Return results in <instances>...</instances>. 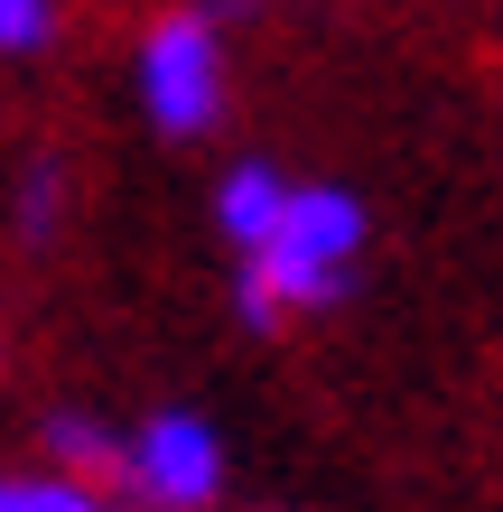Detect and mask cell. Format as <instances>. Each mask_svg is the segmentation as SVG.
<instances>
[{
  "instance_id": "3957f363",
  "label": "cell",
  "mask_w": 503,
  "mask_h": 512,
  "mask_svg": "<svg viewBox=\"0 0 503 512\" xmlns=\"http://www.w3.org/2000/svg\"><path fill=\"white\" fill-rule=\"evenodd\" d=\"M131 494H150L159 512H205L224 494V438L196 410H150L131 429Z\"/></svg>"
},
{
  "instance_id": "7a4b0ae2",
  "label": "cell",
  "mask_w": 503,
  "mask_h": 512,
  "mask_svg": "<svg viewBox=\"0 0 503 512\" xmlns=\"http://www.w3.org/2000/svg\"><path fill=\"white\" fill-rule=\"evenodd\" d=\"M140 112H150L168 140L215 131V112H224V38H215L205 10H168L150 38H140Z\"/></svg>"
},
{
  "instance_id": "8992f818",
  "label": "cell",
  "mask_w": 503,
  "mask_h": 512,
  "mask_svg": "<svg viewBox=\"0 0 503 512\" xmlns=\"http://www.w3.org/2000/svg\"><path fill=\"white\" fill-rule=\"evenodd\" d=\"M0 47H10V56L47 47V0H0Z\"/></svg>"
},
{
  "instance_id": "6da1fadb",
  "label": "cell",
  "mask_w": 503,
  "mask_h": 512,
  "mask_svg": "<svg viewBox=\"0 0 503 512\" xmlns=\"http://www.w3.org/2000/svg\"><path fill=\"white\" fill-rule=\"evenodd\" d=\"M354 252H364V205H354L345 187H299L280 243L261 261H243V317L280 326L289 308H327V298L345 289Z\"/></svg>"
},
{
  "instance_id": "277c9868",
  "label": "cell",
  "mask_w": 503,
  "mask_h": 512,
  "mask_svg": "<svg viewBox=\"0 0 503 512\" xmlns=\"http://www.w3.org/2000/svg\"><path fill=\"white\" fill-rule=\"evenodd\" d=\"M289 177L280 168H261V159H243V168H224V187H215V224H224V243L243 252V261H261L280 243V224H289Z\"/></svg>"
},
{
  "instance_id": "5b68a950",
  "label": "cell",
  "mask_w": 503,
  "mask_h": 512,
  "mask_svg": "<svg viewBox=\"0 0 503 512\" xmlns=\"http://www.w3.org/2000/svg\"><path fill=\"white\" fill-rule=\"evenodd\" d=\"M0 512H112L103 485H75V475H10Z\"/></svg>"
}]
</instances>
